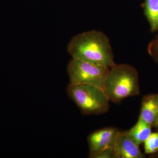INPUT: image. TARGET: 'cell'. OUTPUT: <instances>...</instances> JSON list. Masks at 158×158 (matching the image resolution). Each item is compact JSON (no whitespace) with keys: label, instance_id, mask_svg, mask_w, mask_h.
I'll list each match as a JSON object with an SVG mask.
<instances>
[{"label":"cell","instance_id":"obj_10","mask_svg":"<svg viewBox=\"0 0 158 158\" xmlns=\"http://www.w3.org/2000/svg\"><path fill=\"white\" fill-rule=\"evenodd\" d=\"M144 152L146 154L155 153L158 151V132L152 133L144 142Z\"/></svg>","mask_w":158,"mask_h":158},{"label":"cell","instance_id":"obj_8","mask_svg":"<svg viewBox=\"0 0 158 158\" xmlns=\"http://www.w3.org/2000/svg\"><path fill=\"white\" fill-rule=\"evenodd\" d=\"M152 127L151 125L138 118L137 123L127 132L129 136L139 145L144 143L152 133Z\"/></svg>","mask_w":158,"mask_h":158},{"label":"cell","instance_id":"obj_13","mask_svg":"<svg viewBox=\"0 0 158 158\" xmlns=\"http://www.w3.org/2000/svg\"><path fill=\"white\" fill-rule=\"evenodd\" d=\"M154 127H155L156 129L158 130V117L157 120L156 122V123L155 125L154 126Z\"/></svg>","mask_w":158,"mask_h":158},{"label":"cell","instance_id":"obj_6","mask_svg":"<svg viewBox=\"0 0 158 158\" xmlns=\"http://www.w3.org/2000/svg\"><path fill=\"white\" fill-rule=\"evenodd\" d=\"M127 131H120L115 148L117 158H142L144 156Z\"/></svg>","mask_w":158,"mask_h":158},{"label":"cell","instance_id":"obj_11","mask_svg":"<svg viewBox=\"0 0 158 158\" xmlns=\"http://www.w3.org/2000/svg\"><path fill=\"white\" fill-rule=\"evenodd\" d=\"M91 158H117L114 148H106L92 156Z\"/></svg>","mask_w":158,"mask_h":158},{"label":"cell","instance_id":"obj_7","mask_svg":"<svg viewBox=\"0 0 158 158\" xmlns=\"http://www.w3.org/2000/svg\"><path fill=\"white\" fill-rule=\"evenodd\" d=\"M158 117V94L144 96L141 103L139 118L154 127Z\"/></svg>","mask_w":158,"mask_h":158},{"label":"cell","instance_id":"obj_3","mask_svg":"<svg viewBox=\"0 0 158 158\" xmlns=\"http://www.w3.org/2000/svg\"><path fill=\"white\" fill-rule=\"evenodd\" d=\"M67 91L84 115L103 114L109 110L110 100L102 88L89 84L70 83Z\"/></svg>","mask_w":158,"mask_h":158},{"label":"cell","instance_id":"obj_1","mask_svg":"<svg viewBox=\"0 0 158 158\" xmlns=\"http://www.w3.org/2000/svg\"><path fill=\"white\" fill-rule=\"evenodd\" d=\"M67 50L73 59L110 69L116 65L110 40L100 31L84 32L70 40Z\"/></svg>","mask_w":158,"mask_h":158},{"label":"cell","instance_id":"obj_9","mask_svg":"<svg viewBox=\"0 0 158 158\" xmlns=\"http://www.w3.org/2000/svg\"><path fill=\"white\" fill-rule=\"evenodd\" d=\"M144 11L151 31H158V0H145Z\"/></svg>","mask_w":158,"mask_h":158},{"label":"cell","instance_id":"obj_2","mask_svg":"<svg viewBox=\"0 0 158 158\" xmlns=\"http://www.w3.org/2000/svg\"><path fill=\"white\" fill-rule=\"evenodd\" d=\"M103 89L110 101L114 103L138 95L140 87L138 71L128 64H116L109 69Z\"/></svg>","mask_w":158,"mask_h":158},{"label":"cell","instance_id":"obj_12","mask_svg":"<svg viewBox=\"0 0 158 158\" xmlns=\"http://www.w3.org/2000/svg\"><path fill=\"white\" fill-rule=\"evenodd\" d=\"M148 51L153 57L158 59V36L149 44Z\"/></svg>","mask_w":158,"mask_h":158},{"label":"cell","instance_id":"obj_5","mask_svg":"<svg viewBox=\"0 0 158 158\" xmlns=\"http://www.w3.org/2000/svg\"><path fill=\"white\" fill-rule=\"evenodd\" d=\"M114 127H106L95 131L88 136L89 157L109 148H114L120 134Z\"/></svg>","mask_w":158,"mask_h":158},{"label":"cell","instance_id":"obj_4","mask_svg":"<svg viewBox=\"0 0 158 158\" xmlns=\"http://www.w3.org/2000/svg\"><path fill=\"white\" fill-rule=\"evenodd\" d=\"M109 69L101 65L73 59L67 66L70 83L89 84L102 88Z\"/></svg>","mask_w":158,"mask_h":158}]
</instances>
